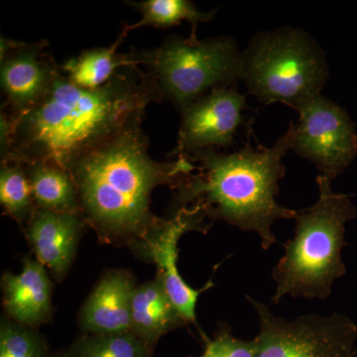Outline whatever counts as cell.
<instances>
[{
  "mask_svg": "<svg viewBox=\"0 0 357 357\" xmlns=\"http://www.w3.org/2000/svg\"><path fill=\"white\" fill-rule=\"evenodd\" d=\"M61 69V68H60ZM162 102L146 70L128 67L105 86L79 88L62 72L46 96L13 119L2 162H53L69 170L75 160L133 126L142 124L151 102Z\"/></svg>",
  "mask_w": 357,
  "mask_h": 357,
  "instance_id": "6da1fadb",
  "label": "cell"
},
{
  "mask_svg": "<svg viewBox=\"0 0 357 357\" xmlns=\"http://www.w3.org/2000/svg\"><path fill=\"white\" fill-rule=\"evenodd\" d=\"M137 53L161 100L180 112L213 89L241 81V52L230 37L199 41L173 35L158 48Z\"/></svg>",
  "mask_w": 357,
  "mask_h": 357,
  "instance_id": "8992f818",
  "label": "cell"
},
{
  "mask_svg": "<svg viewBox=\"0 0 357 357\" xmlns=\"http://www.w3.org/2000/svg\"><path fill=\"white\" fill-rule=\"evenodd\" d=\"M135 285L123 270L109 272L84 303L79 323L86 333L109 335L131 332V306Z\"/></svg>",
  "mask_w": 357,
  "mask_h": 357,
  "instance_id": "4fadbf2b",
  "label": "cell"
},
{
  "mask_svg": "<svg viewBox=\"0 0 357 357\" xmlns=\"http://www.w3.org/2000/svg\"><path fill=\"white\" fill-rule=\"evenodd\" d=\"M142 124L133 126L79 156L70 166L82 213L107 237L141 238L159 218L150 210L158 185L177 183L197 170L188 156L155 161Z\"/></svg>",
  "mask_w": 357,
  "mask_h": 357,
  "instance_id": "7a4b0ae2",
  "label": "cell"
},
{
  "mask_svg": "<svg viewBox=\"0 0 357 357\" xmlns=\"http://www.w3.org/2000/svg\"><path fill=\"white\" fill-rule=\"evenodd\" d=\"M317 183L318 202L297 211L295 236L284 244L285 253L274 267V304L285 296L328 299L335 281L347 273L342 258L345 223L357 218V208L349 196L333 191L328 178L319 175Z\"/></svg>",
  "mask_w": 357,
  "mask_h": 357,
  "instance_id": "277c9868",
  "label": "cell"
},
{
  "mask_svg": "<svg viewBox=\"0 0 357 357\" xmlns=\"http://www.w3.org/2000/svg\"><path fill=\"white\" fill-rule=\"evenodd\" d=\"M256 340L234 337L229 325L220 326L213 338L204 337V349L199 357H256Z\"/></svg>",
  "mask_w": 357,
  "mask_h": 357,
  "instance_id": "7402d4cb",
  "label": "cell"
},
{
  "mask_svg": "<svg viewBox=\"0 0 357 357\" xmlns=\"http://www.w3.org/2000/svg\"><path fill=\"white\" fill-rule=\"evenodd\" d=\"M0 357H49L48 345L34 328L4 318L0 324Z\"/></svg>",
  "mask_w": 357,
  "mask_h": 357,
  "instance_id": "44dd1931",
  "label": "cell"
},
{
  "mask_svg": "<svg viewBox=\"0 0 357 357\" xmlns=\"http://www.w3.org/2000/svg\"><path fill=\"white\" fill-rule=\"evenodd\" d=\"M259 319L256 357H354L357 326L342 314H310L287 321L248 297Z\"/></svg>",
  "mask_w": 357,
  "mask_h": 357,
  "instance_id": "52a82bcc",
  "label": "cell"
},
{
  "mask_svg": "<svg viewBox=\"0 0 357 357\" xmlns=\"http://www.w3.org/2000/svg\"><path fill=\"white\" fill-rule=\"evenodd\" d=\"M295 123L271 147L248 144L238 151L223 153L206 149L188 156L197 173L183 176L172 185L177 208H196L211 220H222L259 236L268 250L277 243L275 222L294 220L297 211L277 202L279 182L285 176L283 158L292 149Z\"/></svg>",
  "mask_w": 357,
  "mask_h": 357,
  "instance_id": "3957f363",
  "label": "cell"
},
{
  "mask_svg": "<svg viewBox=\"0 0 357 357\" xmlns=\"http://www.w3.org/2000/svg\"><path fill=\"white\" fill-rule=\"evenodd\" d=\"M153 349L132 332L86 333L54 357H152Z\"/></svg>",
  "mask_w": 357,
  "mask_h": 357,
  "instance_id": "d6986e66",
  "label": "cell"
},
{
  "mask_svg": "<svg viewBox=\"0 0 357 357\" xmlns=\"http://www.w3.org/2000/svg\"><path fill=\"white\" fill-rule=\"evenodd\" d=\"M3 306L13 321L35 328L52 314V283L38 260L26 258L21 273L2 277Z\"/></svg>",
  "mask_w": 357,
  "mask_h": 357,
  "instance_id": "5bb4252c",
  "label": "cell"
},
{
  "mask_svg": "<svg viewBox=\"0 0 357 357\" xmlns=\"http://www.w3.org/2000/svg\"><path fill=\"white\" fill-rule=\"evenodd\" d=\"M0 203L10 217L18 222L32 218L37 206L24 165L2 162L0 170Z\"/></svg>",
  "mask_w": 357,
  "mask_h": 357,
  "instance_id": "ffe728a7",
  "label": "cell"
},
{
  "mask_svg": "<svg viewBox=\"0 0 357 357\" xmlns=\"http://www.w3.org/2000/svg\"><path fill=\"white\" fill-rule=\"evenodd\" d=\"M23 165L37 208L58 213H82L76 184L69 171L48 161Z\"/></svg>",
  "mask_w": 357,
  "mask_h": 357,
  "instance_id": "e0dca14e",
  "label": "cell"
},
{
  "mask_svg": "<svg viewBox=\"0 0 357 357\" xmlns=\"http://www.w3.org/2000/svg\"><path fill=\"white\" fill-rule=\"evenodd\" d=\"M328 77L325 53L304 30L260 32L241 52V81L258 102L298 110L321 95Z\"/></svg>",
  "mask_w": 357,
  "mask_h": 357,
  "instance_id": "5b68a950",
  "label": "cell"
},
{
  "mask_svg": "<svg viewBox=\"0 0 357 357\" xmlns=\"http://www.w3.org/2000/svg\"><path fill=\"white\" fill-rule=\"evenodd\" d=\"M292 149L332 182L357 156L356 126L342 107L323 95L297 110Z\"/></svg>",
  "mask_w": 357,
  "mask_h": 357,
  "instance_id": "ba28073f",
  "label": "cell"
},
{
  "mask_svg": "<svg viewBox=\"0 0 357 357\" xmlns=\"http://www.w3.org/2000/svg\"><path fill=\"white\" fill-rule=\"evenodd\" d=\"M188 324L156 277L134 291L131 306V332L153 347L167 333Z\"/></svg>",
  "mask_w": 357,
  "mask_h": 357,
  "instance_id": "9a60e30c",
  "label": "cell"
},
{
  "mask_svg": "<svg viewBox=\"0 0 357 357\" xmlns=\"http://www.w3.org/2000/svg\"><path fill=\"white\" fill-rule=\"evenodd\" d=\"M82 213H58L36 208L28 220L27 237L37 260L60 280L76 255L84 225Z\"/></svg>",
  "mask_w": 357,
  "mask_h": 357,
  "instance_id": "7c38bea8",
  "label": "cell"
},
{
  "mask_svg": "<svg viewBox=\"0 0 357 357\" xmlns=\"http://www.w3.org/2000/svg\"><path fill=\"white\" fill-rule=\"evenodd\" d=\"M128 32L123 26L121 35L112 46L82 52L77 57L70 59L64 65L60 66L61 72L75 86L95 89L109 83L124 68L141 67L137 52L129 54L117 52Z\"/></svg>",
  "mask_w": 357,
  "mask_h": 357,
  "instance_id": "2e32d148",
  "label": "cell"
},
{
  "mask_svg": "<svg viewBox=\"0 0 357 357\" xmlns=\"http://www.w3.org/2000/svg\"><path fill=\"white\" fill-rule=\"evenodd\" d=\"M206 218L196 208H177L169 220H160L145 236L138 239L142 252L158 267L157 277L187 323H196L199 294L208 290L213 283L199 290L185 283L178 269V243L188 231L206 232L210 227V225L204 222Z\"/></svg>",
  "mask_w": 357,
  "mask_h": 357,
  "instance_id": "30bf717a",
  "label": "cell"
},
{
  "mask_svg": "<svg viewBox=\"0 0 357 357\" xmlns=\"http://www.w3.org/2000/svg\"><path fill=\"white\" fill-rule=\"evenodd\" d=\"M128 3L142 14L139 22L132 25L124 24L128 31L143 26L167 29L180 25L183 21H188L192 26L191 39H198L197 29L199 23L211 21L217 13V10L203 13L189 0H143L139 2L128 1Z\"/></svg>",
  "mask_w": 357,
  "mask_h": 357,
  "instance_id": "ac0fdd59",
  "label": "cell"
},
{
  "mask_svg": "<svg viewBox=\"0 0 357 357\" xmlns=\"http://www.w3.org/2000/svg\"><path fill=\"white\" fill-rule=\"evenodd\" d=\"M0 47V82L6 96L2 107L17 117L46 96L60 66L47 51L46 40L26 43L1 37Z\"/></svg>",
  "mask_w": 357,
  "mask_h": 357,
  "instance_id": "8fae6325",
  "label": "cell"
},
{
  "mask_svg": "<svg viewBox=\"0 0 357 357\" xmlns=\"http://www.w3.org/2000/svg\"><path fill=\"white\" fill-rule=\"evenodd\" d=\"M246 95L236 86L213 89L181 112L177 146L170 156H192L206 149L231 146L245 124Z\"/></svg>",
  "mask_w": 357,
  "mask_h": 357,
  "instance_id": "9c48e42d",
  "label": "cell"
}]
</instances>
